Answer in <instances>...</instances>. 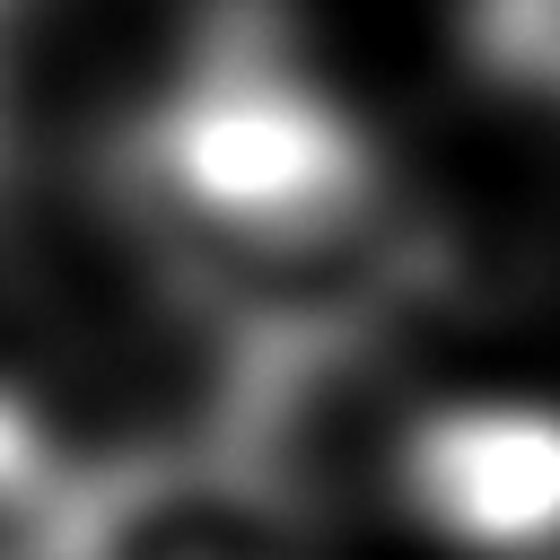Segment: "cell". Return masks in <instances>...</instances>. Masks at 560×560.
Masks as SVG:
<instances>
[{"label": "cell", "instance_id": "6da1fadb", "mask_svg": "<svg viewBox=\"0 0 560 560\" xmlns=\"http://www.w3.org/2000/svg\"><path fill=\"white\" fill-rule=\"evenodd\" d=\"M298 516L306 508H289L254 464L219 446L96 481L79 560H306Z\"/></svg>", "mask_w": 560, "mask_h": 560}, {"label": "cell", "instance_id": "7a4b0ae2", "mask_svg": "<svg viewBox=\"0 0 560 560\" xmlns=\"http://www.w3.org/2000/svg\"><path fill=\"white\" fill-rule=\"evenodd\" d=\"M402 490L464 542H542L560 534V420L438 411L402 438Z\"/></svg>", "mask_w": 560, "mask_h": 560}, {"label": "cell", "instance_id": "3957f363", "mask_svg": "<svg viewBox=\"0 0 560 560\" xmlns=\"http://www.w3.org/2000/svg\"><path fill=\"white\" fill-rule=\"evenodd\" d=\"M88 490L96 481L70 472L18 402H0V560H79Z\"/></svg>", "mask_w": 560, "mask_h": 560}]
</instances>
